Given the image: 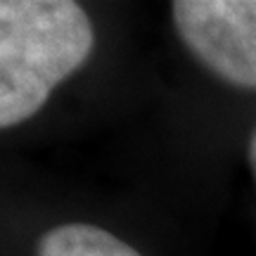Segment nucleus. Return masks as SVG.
Returning a JSON list of instances; mask_svg holds the SVG:
<instances>
[{
    "label": "nucleus",
    "mask_w": 256,
    "mask_h": 256,
    "mask_svg": "<svg viewBox=\"0 0 256 256\" xmlns=\"http://www.w3.org/2000/svg\"><path fill=\"white\" fill-rule=\"evenodd\" d=\"M247 159H249V166H252V174H254V180H256V128H254V133H252V138H249Z\"/></svg>",
    "instance_id": "obj_4"
},
{
    "label": "nucleus",
    "mask_w": 256,
    "mask_h": 256,
    "mask_svg": "<svg viewBox=\"0 0 256 256\" xmlns=\"http://www.w3.org/2000/svg\"><path fill=\"white\" fill-rule=\"evenodd\" d=\"M36 256H142L128 242L92 223H62L46 230Z\"/></svg>",
    "instance_id": "obj_3"
},
{
    "label": "nucleus",
    "mask_w": 256,
    "mask_h": 256,
    "mask_svg": "<svg viewBox=\"0 0 256 256\" xmlns=\"http://www.w3.org/2000/svg\"><path fill=\"white\" fill-rule=\"evenodd\" d=\"M171 17L197 62L220 81L256 90V0H176Z\"/></svg>",
    "instance_id": "obj_2"
},
{
    "label": "nucleus",
    "mask_w": 256,
    "mask_h": 256,
    "mask_svg": "<svg viewBox=\"0 0 256 256\" xmlns=\"http://www.w3.org/2000/svg\"><path fill=\"white\" fill-rule=\"evenodd\" d=\"M95 28L74 0H0V130L46 107L88 62Z\"/></svg>",
    "instance_id": "obj_1"
}]
</instances>
